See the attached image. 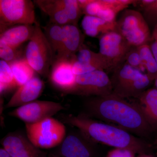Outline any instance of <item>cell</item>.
<instances>
[{
  "mask_svg": "<svg viewBox=\"0 0 157 157\" xmlns=\"http://www.w3.org/2000/svg\"><path fill=\"white\" fill-rule=\"evenodd\" d=\"M86 107L92 116L139 137H146L152 131L136 103H129L113 93L90 98Z\"/></svg>",
  "mask_w": 157,
  "mask_h": 157,
  "instance_id": "cell-1",
  "label": "cell"
},
{
  "mask_svg": "<svg viewBox=\"0 0 157 157\" xmlns=\"http://www.w3.org/2000/svg\"><path fill=\"white\" fill-rule=\"evenodd\" d=\"M63 118L65 123L76 127L93 143L102 144L114 148L130 149L139 155L148 153V144L114 125L98 121L84 114H70Z\"/></svg>",
  "mask_w": 157,
  "mask_h": 157,
  "instance_id": "cell-2",
  "label": "cell"
},
{
  "mask_svg": "<svg viewBox=\"0 0 157 157\" xmlns=\"http://www.w3.org/2000/svg\"><path fill=\"white\" fill-rule=\"evenodd\" d=\"M110 79L113 93L123 98H137L148 89L153 82L146 73L125 62L113 70Z\"/></svg>",
  "mask_w": 157,
  "mask_h": 157,
  "instance_id": "cell-3",
  "label": "cell"
},
{
  "mask_svg": "<svg viewBox=\"0 0 157 157\" xmlns=\"http://www.w3.org/2000/svg\"><path fill=\"white\" fill-rule=\"evenodd\" d=\"M33 35L25 50V58L36 73L43 76L49 75L56 56L45 38L39 22L35 24Z\"/></svg>",
  "mask_w": 157,
  "mask_h": 157,
  "instance_id": "cell-4",
  "label": "cell"
},
{
  "mask_svg": "<svg viewBox=\"0 0 157 157\" xmlns=\"http://www.w3.org/2000/svg\"><path fill=\"white\" fill-rule=\"evenodd\" d=\"M29 140L39 148L59 146L66 137V128L59 121L50 117L35 124H25Z\"/></svg>",
  "mask_w": 157,
  "mask_h": 157,
  "instance_id": "cell-5",
  "label": "cell"
},
{
  "mask_svg": "<svg viewBox=\"0 0 157 157\" xmlns=\"http://www.w3.org/2000/svg\"><path fill=\"white\" fill-rule=\"evenodd\" d=\"M116 30L132 47L148 44L151 36L148 24L140 12L125 9L117 21Z\"/></svg>",
  "mask_w": 157,
  "mask_h": 157,
  "instance_id": "cell-6",
  "label": "cell"
},
{
  "mask_svg": "<svg viewBox=\"0 0 157 157\" xmlns=\"http://www.w3.org/2000/svg\"><path fill=\"white\" fill-rule=\"evenodd\" d=\"M34 3L31 0H0L1 33L13 26L36 23Z\"/></svg>",
  "mask_w": 157,
  "mask_h": 157,
  "instance_id": "cell-7",
  "label": "cell"
},
{
  "mask_svg": "<svg viewBox=\"0 0 157 157\" xmlns=\"http://www.w3.org/2000/svg\"><path fill=\"white\" fill-rule=\"evenodd\" d=\"M113 93L112 82L104 70H97L76 76L71 94L83 96L103 97Z\"/></svg>",
  "mask_w": 157,
  "mask_h": 157,
  "instance_id": "cell-8",
  "label": "cell"
},
{
  "mask_svg": "<svg viewBox=\"0 0 157 157\" xmlns=\"http://www.w3.org/2000/svg\"><path fill=\"white\" fill-rule=\"evenodd\" d=\"M99 39V52L108 62L110 70L113 71L125 62L132 46L116 30L104 34Z\"/></svg>",
  "mask_w": 157,
  "mask_h": 157,
  "instance_id": "cell-9",
  "label": "cell"
},
{
  "mask_svg": "<svg viewBox=\"0 0 157 157\" xmlns=\"http://www.w3.org/2000/svg\"><path fill=\"white\" fill-rule=\"evenodd\" d=\"M64 108L61 104L53 101H35L17 107L9 113V115L25 124H35L52 117Z\"/></svg>",
  "mask_w": 157,
  "mask_h": 157,
  "instance_id": "cell-10",
  "label": "cell"
},
{
  "mask_svg": "<svg viewBox=\"0 0 157 157\" xmlns=\"http://www.w3.org/2000/svg\"><path fill=\"white\" fill-rule=\"evenodd\" d=\"M78 131L65 137L57 154L63 157H96L94 143Z\"/></svg>",
  "mask_w": 157,
  "mask_h": 157,
  "instance_id": "cell-11",
  "label": "cell"
},
{
  "mask_svg": "<svg viewBox=\"0 0 157 157\" xmlns=\"http://www.w3.org/2000/svg\"><path fill=\"white\" fill-rule=\"evenodd\" d=\"M62 28V46L55 60H66L73 62L76 54L84 45L85 37L78 25L68 24L63 26Z\"/></svg>",
  "mask_w": 157,
  "mask_h": 157,
  "instance_id": "cell-12",
  "label": "cell"
},
{
  "mask_svg": "<svg viewBox=\"0 0 157 157\" xmlns=\"http://www.w3.org/2000/svg\"><path fill=\"white\" fill-rule=\"evenodd\" d=\"M3 148L11 157H48L25 137L17 133L7 135L2 141Z\"/></svg>",
  "mask_w": 157,
  "mask_h": 157,
  "instance_id": "cell-13",
  "label": "cell"
},
{
  "mask_svg": "<svg viewBox=\"0 0 157 157\" xmlns=\"http://www.w3.org/2000/svg\"><path fill=\"white\" fill-rule=\"evenodd\" d=\"M49 75L51 82L57 88L65 93L72 91L76 78L73 71V62L55 60Z\"/></svg>",
  "mask_w": 157,
  "mask_h": 157,
  "instance_id": "cell-14",
  "label": "cell"
},
{
  "mask_svg": "<svg viewBox=\"0 0 157 157\" xmlns=\"http://www.w3.org/2000/svg\"><path fill=\"white\" fill-rule=\"evenodd\" d=\"M43 81L35 76L25 84L19 86L6 106V108L20 107L39 98L44 88Z\"/></svg>",
  "mask_w": 157,
  "mask_h": 157,
  "instance_id": "cell-15",
  "label": "cell"
},
{
  "mask_svg": "<svg viewBox=\"0 0 157 157\" xmlns=\"http://www.w3.org/2000/svg\"><path fill=\"white\" fill-rule=\"evenodd\" d=\"M137 99L136 104L140 108L153 130H157V90L148 89Z\"/></svg>",
  "mask_w": 157,
  "mask_h": 157,
  "instance_id": "cell-16",
  "label": "cell"
},
{
  "mask_svg": "<svg viewBox=\"0 0 157 157\" xmlns=\"http://www.w3.org/2000/svg\"><path fill=\"white\" fill-rule=\"evenodd\" d=\"M35 30V25L13 26L1 33L0 40L12 48L17 49L21 45L30 40Z\"/></svg>",
  "mask_w": 157,
  "mask_h": 157,
  "instance_id": "cell-17",
  "label": "cell"
},
{
  "mask_svg": "<svg viewBox=\"0 0 157 157\" xmlns=\"http://www.w3.org/2000/svg\"><path fill=\"white\" fill-rule=\"evenodd\" d=\"M33 2L39 9L48 15L50 22L62 26L71 24L59 0H36Z\"/></svg>",
  "mask_w": 157,
  "mask_h": 157,
  "instance_id": "cell-18",
  "label": "cell"
},
{
  "mask_svg": "<svg viewBox=\"0 0 157 157\" xmlns=\"http://www.w3.org/2000/svg\"><path fill=\"white\" fill-rule=\"evenodd\" d=\"M117 21L109 23L95 16L85 15L81 25L85 34L89 36L99 39L104 34L116 28Z\"/></svg>",
  "mask_w": 157,
  "mask_h": 157,
  "instance_id": "cell-19",
  "label": "cell"
},
{
  "mask_svg": "<svg viewBox=\"0 0 157 157\" xmlns=\"http://www.w3.org/2000/svg\"><path fill=\"white\" fill-rule=\"evenodd\" d=\"M17 87L23 85L35 76V70L25 58L18 59L9 64Z\"/></svg>",
  "mask_w": 157,
  "mask_h": 157,
  "instance_id": "cell-20",
  "label": "cell"
},
{
  "mask_svg": "<svg viewBox=\"0 0 157 157\" xmlns=\"http://www.w3.org/2000/svg\"><path fill=\"white\" fill-rule=\"evenodd\" d=\"M75 59L95 67L98 70H110L108 62L100 52H95L84 45L76 54Z\"/></svg>",
  "mask_w": 157,
  "mask_h": 157,
  "instance_id": "cell-21",
  "label": "cell"
},
{
  "mask_svg": "<svg viewBox=\"0 0 157 157\" xmlns=\"http://www.w3.org/2000/svg\"><path fill=\"white\" fill-rule=\"evenodd\" d=\"M45 38L49 43L56 56L61 47L63 41L62 26L51 22L42 27Z\"/></svg>",
  "mask_w": 157,
  "mask_h": 157,
  "instance_id": "cell-22",
  "label": "cell"
},
{
  "mask_svg": "<svg viewBox=\"0 0 157 157\" xmlns=\"http://www.w3.org/2000/svg\"><path fill=\"white\" fill-rule=\"evenodd\" d=\"M141 62L146 73L152 81L157 77V63L149 45L145 44L137 47Z\"/></svg>",
  "mask_w": 157,
  "mask_h": 157,
  "instance_id": "cell-23",
  "label": "cell"
},
{
  "mask_svg": "<svg viewBox=\"0 0 157 157\" xmlns=\"http://www.w3.org/2000/svg\"><path fill=\"white\" fill-rule=\"evenodd\" d=\"M17 86L10 65L5 61H0V92L4 94Z\"/></svg>",
  "mask_w": 157,
  "mask_h": 157,
  "instance_id": "cell-24",
  "label": "cell"
},
{
  "mask_svg": "<svg viewBox=\"0 0 157 157\" xmlns=\"http://www.w3.org/2000/svg\"><path fill=\"white\" fill-rule=\"evenodd\" d=\"M71 24L78 25V20L83 14L77 0H59Z\"/></svg>",
  "mask_w": 157,
  "mask_h": 157,
  "instance_id": "cell-25",
  "label": "cell"
},
{
  "mask_svg": "<svg viewBox=\"0 0 157 157\" xmlns=\"http://www.w3.org/2000/svg\"><path fill=\"white\" fill-rule=\"evenodd\" d=\"M20 52L17 49L12 48L2 40H0V58L9 64L21 58Z\"/></svg>",
  "mask_w": 157,
  "mask_h": 157,
  "instance_id": "cell-26",
  "label": "cell"
},
{
  "mask_svg": "<svg viewBox=\"0 0 157 157\" xmlns=\"http://www.w3.org/2000/svg\"><path fill=\"white\" fill-rule=\"evenodd\" d=\"M125 62L129 66L143 71L144 70L137 47H132L126 56Z\"/></svg>",
  "mask_w": 157,
  "mask_h": 157,
  "instance_id": "cell-27",
  "label": "cell"
},
{
  "mask_svg": "<svg viewBox=\"0 0 157 157\" xmlns=\"http://www.w3.org/2000/svg\"><path fill=\"white\" fill-rule=\"evenodd\" d=\"M101 6L97 17L109 23L116 22L117 12L101 0Z\"/></svg>",
  "mask_w": 157,
  "mask_h": 157,
  "instance_id": "cell-28",
  "label": "cell"
},
{
  "mask_svg": "<svg viewBox=\"0 0 157 157\" xmlns=\"http://www.w3.org/2000/svg\"><path fill=\"white\" fill-rule=\"evenodd\" d=\"M136 153L128 148H114L109 151L106 157H136Z\"/></svg>",
  "mask_w": 157,
  "mask_h": 157,
  "instance_id": "cell-29",
  "label": "cell"
},
{
  "mask_svg": "<svg viewBox=\"0 0 157 157\" xmlns=\"http://www.w3.org/2000/svg\"><path fill=\"white\" fill-rule=\"evenodd\" d=\"M148 44L157 63V33L155 31H153Z\"/></svg>",
  "mask_w": 157,
  "mask_h": 157,
  "instance_id": "cell-30",
  "label": "cell"
},
{
  "mask_svg": "<svg viewBox=\"0 0 157 157\" xmlns=\"http://www.w3.org/2000/svg\"><path fill=\"white\" fill-rule=\"evenodd\" d=\"M0 157H11L4 148H1L0 149Z\"/></svg>",
  "mask_w": 157,
  "mask_h": 157,
  "instance_id": "cell-31",
  "label": "cell"
},
{
  "mask_svg": "<svg viewBox=\"0 0 157 157\" xmlns=\"http://www.w3.org/2000/svg\"><path fill=\"white\" fill-rule=\"evenodd\" d=\"M136 157H154L153 156L149 154L148 153L142 154L138 155V156Z\"/></svg>",
  "mask_w": 157,
  "mask_h": 157,
  "instance_id": "cell-32",
  "label": "cell"
},
{
  "mask_svg": "<svg viewBox=\"0 0 157 157\" xmlns=\"http://www.w3.org/2000/svg\"><path fill=\"white\" fill-rule=\"evenodd\" d=\"M48 157H63L57 153L50 154L48 155Z\"/></svg>",
  "mask_w": 157,
  "mask_h": 157,
  "instance_id": "cell-33",
  "label": "cell"
},
{
  "mask_svg": "<svg viewBox=\"0 0 157 157\" xmlns=\"http://www.w3.org/2000/svg\"><path fill=\"white\" fill-rule=\"evenodd\" d=\"M154 83L155 87L157 90V77L154 80Z\"/></svg>",
  "mask_w": 157,
  "mask_h": 157,
  "instance_id": "cell-34",
  "label": "cell"
},
{
  "mask_svg": "<svg viewBox=\"0 0 157 157\" xmlns=\"http://www.w3.org/2000/svg\"><path fill=\"white\" fill-rule=\"evenodd\" d=\"M154 31H155V32L157 33V22L156 24V25L155 26L154 29Z\"/></svg>",
  "mask_w": 157,
  "mask_h": 157,
  "instance_id": "cell-35",
  "label": "cell"
}]
</instances>
